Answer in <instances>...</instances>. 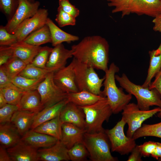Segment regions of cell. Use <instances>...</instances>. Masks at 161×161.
<instances>
[{
  "label": "cell",
  "instance_id": "obj_1",
  "mask_svg": "<svg viewBox=\"0 0 161 161\" xmlns=\"http://www.w3.org/2000/svg\"><path fill=\"white\" fill-rule=\"evenodd\" d=\"M73 56L79 61L98 70L108 69L109 46L107 40L95 35L84 37L72 46Z\"/></svg>",
  "mask_w": 161,
  "mask_h": 161
},
{
  "label": "cell",
  "instance_id": "obj_2",
  "mask_svg": "<svg viewBox=\"0 0 161 161\" xmlns=\"http://www.w3.org/2000/svg\"><path fill=\"white\" fill-rule=\"evenodd\" d=\"M119 71V68L114 63L111 64L108 69L105 72L103 83L104 89L102 91V95L107 98L113 113L114 114L122 111L132 98V95L126 94L123 91V88H118L116 84L115 74Z\"/></svg>",
  "mask_w": 161,
  "mask_h": 161
},
{
  "label": "cell",
  "instance_id": "obj_3",
  "mask_svg": "<svg viewBox=\"0 0 161 161\" xmlns=\"http://www.w3.org/2000/svg\"><path fill=\"white\" fill-rule=\"evenodd\" d=\"M116 80L125 91L136 98L137 104L141 110H147L152 106L161 109V96L155 89H150L132 82L126 75L123 73L121 76L115 75Z\"/></svg>",
  "mask_w": 161,
  "mask_h": 161
},
{
  "label": "cell",
  "instance_id": "obj_4",
  "mask_svg": "<svg viewBox=\"0 0 161 161\" xmlns=\"http://www.w3.org/2000/svg\"><path fill=\"white\" fill-rule=\"evenodd\" d=\"M78 106L85 115L86 132L93 133L105 131L103 123L109 120L113 113L106 97L90 105Z\"/></svg>",
  "mask_w": 161,
  "mask_h": 161
},
{
  "label": "cell",
  "instance_id": "obj_5",
  "mask_svg": "<svg viewBox=\"0 0 161 161\" xmlns=\"http://www.w3.org/2000/svg\"><path fill=\"white\" fill-rule=\"evenodd\" d=\"M72 61L73 64L75 82L79 91L85 90L103 96L101 88L103 86L104 77L100 78L94 68L74 58Z\"/></svg>",
  "mask_w": 161,
  "mask_h": 161
},
{
  "label": "cell",
  "instance_id": "obj_6",
  "mask_svg": "<svg viewBox=\"0 0 161 161\" xmlns=\"http://www.w3.org/2000/svg\"><path fill=\"white\" fill-rule=\"evenodd\" d=\"M83 143L92 161H116L117 159L111 153L110 143L105 132L89 133L85 132Z\"/></svg>",
  "mask_w": 161,
  "mask_h": 161
},
{
  "label": "cell",
  "instance_id": "obj_7",
  "mask_svg": "<svg viewBox=\"0 0 161 161\" xmlns=\"http://www.w3.org/2000/svg\"><path fill=\"white\" fill-rule=\"evenodd\" d=\"M126 124L122 118L113 128L105 131L109 141L112 151L122 155L131 153L137 145L135 140L125 134L124 130Z\"/></svg>",
  "mask_w": 161,
  "mask_h": 161
},
{
  "label": "cell",
  "instance_id": "obj_8",
  "mask_svg": "<svg viewBox=\"0 0 161 161\" xmlns=\"http://www.w3.org/2000/svg\"><path fill=\"white\" fill-rule=\"evenodd\" d=\"M161 108L158 107L151 110L140 109L137 104L129 103L123 109L122 118L128 125L126 135L132 137L135 132L142 125L143 122L158 113Z\"/></svg>",
  "mask_w": 161,
  "mask_h": 161
},
{
  "label": "cell",
  "instance_id": "obj_9",
  "mask_svg": "<svg viewBox=\"0 0 161 161\" xmlns=\"http://www.w3.org/2000/svg\"><path fill=\"white\" fill-rule=\"evenodd\" d=\"M54 73L53 72H48L37 89L40 95L44 109L52 106L67 97V93L62 90L55 83Z\"/></svg>",
  "mask_w": 161,
  "mask_h": 161
},
{
  "label": "cell",
  "instance_id": "obj_10",
  "mask_svg": "<svg viewBox=\"0 0 161 161\" xmlns=\"http://www.w3.org/2000/svg\"><path fill=\"white\" fill-rule=\"evenodd\" d=\"M18 1V6L15 13L4 26L9 32L13 34L21 23L36 13L40 5L38 1L31 2L28 0Z\"/></svg>",
  "mask_w": 161,
  "mask_h": 161
},
{
  "label": "cell",
  "instance_id": "obj_11",
  "mask_svg": "<svg viewBox=\"0 0 161 161\" xmlns=\"http://www.w3.org/2000/svg\"><path fill=\"white\" fill-rule=\"evenodd\" d=\"M48 15L47 9H39L32 16L21 23L13 33L18 41H23L30 34L46 24Z\"/></svg>",
  "mask_w": 161,
  "mask_h": 161
},
{
  "label": "cell",
  "instance_id": "obj_12",
  "mask_svg": "<svg viewBox=\"0 0 161 161\" xmlns=\"http://www.w3.org/2000/svg\"><path fill=\"white\" fill-rule=\"evenodd\" d=\"M53 79L56 85L67 93L79 91L76 83L73 64L72 61L67 66L54 72Z\"/></svg>",
  "mask_w": 161,
  "mask_h": 161
},
{
  "label": "cell",
  "instance_id": "obj_13",
  "mask_svg": "<svg viewBox=\"0 0 161 161\" xmlns=\"http://www.w3.org/2000/svg\"><path fill=\"white\" fill-rule=\"evenodd\" d=\"M73 57L71 49H66L62 44L54 47L46 66L49 72H55L66 66L67 60Z\"/></svg>",
  "mask_w": 161,
  "mask_h": 161
},
{
  "label": "cell",
  "instance_id": "obj_14",
  "mask_svg": "<svg viewBox=\"0 0 161 161\" xmlns=\"http://www.w3.org/2000/svg\"><path fill=\"white\" fill-rule=\"evenodd\" d=\"M161 12V0H132L126 16L131 13L154 17Z\"/></svg>",
  "mask_w": 161,
  "mask_h": 161
},
{
  "label": "cell",
  "instance_id": "obj_15",
  "mask_svg": "<svg viewBox=\"0 0 161 161\" xmlns=\"http://www.w3.org/2000/svg\"><path fill=\"white\" fill-rule=\"evenodd\" d=\"M68 149L60 140L52 146L37 150L38 161H68L70 160Z\"/></svg>",
  "mask_w": 161,
  "mask_h": 161
},
{
  "label": "cell",
  "instance_id": "obj_16",
  "mask_svg": "<svg viewBox=\"0 0 161 161\" xmlns=\"http://www.w3.org/2000/svg\"><path fill=\"white\" fill-rule=\"evenodd\" d=\"M59 117L62 123H71L86 131L84 114L75 104L70 102L67 103L61 111Z\"/></svg>",
  "mask_w": 161,
  "mask_h": 161
},
{
  "label": "cell",
  "instance_id": "obj_17",
  "mask_svg": "<svg viewBox=\"0 0 161 161\" xmlns=\"http://www.w3.org/2000/svg\"><path fill=\"white\" fill-rule=\"evenodd\" d=\"M12 161H38V149L21 140L7 149Z\"/></svg>",
  "mask_w": 161,
  "mask_h": 161
},
{
  "label": "cell",
  "instance_id": "obj_18",
  "mask_svg": "<svg viewBox=\"0 0 161 161\" xmlns=\"http://www.w3.org/2000/svg\"><path fill=\"white\" fill-rule=\"evenodd\" d=\"M21 140L38 149L50 147L58 140L51 136L30 129L22 137Z\"/></svg>",
  "mask_w": 161,
  "mask_h": 161
},
{
  "label": "cell",
  "instance_id": "obj_19",
  "mask_svg": "<svg viewBox=\"0 0 161 161\" xmlns=\"http://www.w3.org/2000/svg\"><path fill=\"white\" fill-rule=\"evenodd\" d=\"M86 131L69 123H64L62 126L60 140L68 149L78 143H83Z\"/></svg>",
  "mask_w": 161,
  "mask_h": 161
},
{
  "label": "cell",
  "instance_id": "obj_20",
  "mask_svg": "<svg viewBox=\"0 0 161 161\" xmlns=\"http://www.w3.org/2000/svg\"><path fill=\"white\" fill-rule=\"evenodd\" d=\"M10 46L13 50L14 56L20 58L26 64L31 63L42 47L23 41H18Z\"/></svg>",
  "mask_w": 161,
  "mask_h": 161
},
{
  "label": "cell",
  "instance_id": "obj_21",
  "mask_svg": "<svg viewBox=\"0 0 161 161\" xmlns=\"http://www.w3.org/2000/svg\"><path fill=\"white\" fill-rule=\"evenodd\" d=\"M19 110L38 113L44 108L37 89L24 91L18 106Z\"/></svg>",
  "mask_w": 161,
  "mask_h": 161
},
{
  "label": "cell",
  "instance_id": "obj_22",
  "mask_svg": "<svg viewBox=\"0 0 161 161\" xmlns=\"http://www.w3.org/2000/svg\"><path fill=\"white\" fill-rule=\"evenodd\" d=\"M68 102L66 98L52 106L44 108L35 116L30 129H34L42 123L59 116L63 108Z\"/></svg>",
  "mask_w": 161,
  "mask_h": 161
},
{
  "label": "cell",
  "instance_id": "obj_23",
  "mask_svg": "<svg viewBox=\"0 0 161 161\" xmlns=\"http://www.w3.org/2000/svg\"><path fill=\"white\" fill-rule=\"evenodd\" d=\"M17 129L11 122L0 124V143L6 149L11 147L21 140Z\"/></svg>",
  "mask_w": 161,
  "mask_h": 161
},
{
  "label": "cell",
  "instance_id": "obj_24",
  "mask_svg": "<svg viewBox=\"0 0 161 161\" xmlns=\"http://www.w3.org/2000/svg\"><path fill=\"white\" fill-rule=\"evenodd\" d=\"M36 113L18 110L13 115L11 123L16 127L22 137L31 129Z\"/></svg>",
  "mask_w": 161,
  "mask_h": 161
},
{
  "label": "cell",
  "instance_id": "obj_25",
  "mask_svg": "<svg viewBox=\"0 0 161 161\" xmlns=\"http://www.w3.org/2000/svg\"><path fill=\"white\" fill-rule=\"evenodd\" d=\"M149 63L145 80L142 86L145 87H148L152 79L161 69V40L158 48L149 51Z\"/></svg>",
  "mask_w": 161,
  "mask_h": 161
},
{
  "label": "cell",
  "instance_id": "obj_26",
  "mask_svg": "<svg viewBox=\"0 0 161 161\" xmlns=\"http://www.w3.org/2000/svg\"><path fill=\"white\" fill-rule=\"evenodd\" d=\"M46 24L48 25L51 34V43L54 47L64 42L70 43L78 41L79 37L67 33L57 26L49 18H48Z\"/></svg>",
  "mask_w": 161,
  "mask_h": 161
},
{
  "label": "cell",
  "instance_id": "obj_27",
  "mask_svg": "<svg viewBox=\"0 0 161 161\" xmlns=\"http://www.w3.org/2000/svg\"><path fill=\"white\" fill-rule=\"evenodd\" d=\"M105 97H106L83 90L67 93V99L68 102H72L78 106H82L92 104Z\"/></svg>",
  "mask_w": 161,
  "mask_h": 161
},
{
  "label": "cell",
  "instance_id": "obj_28",
  "mask_svg": "<svg viewBox=\"0 0 161 161\" xmlns=\"http://www.w3.org/2000/svg\"><path fill=\"white\" fill-rule=\"evenodd\" d=\"M62 124L59 116L42 123L32 130L51 136L60 140L61 137Z\"/></svg>",
  "mask_w": 161,
  "mask_h": 161
},
{
  "label": "cell",
  "instance_id": "obj_29",
  "mask_svg": "<svg viewBox=\"0 0 161 161\" xmlns=\"http://www.w3.org/2000/svg\"><path fill=\"white\" fill-rule=\"evenodd\" d=\"M23 41L29 44L36 46L48 43H51L50 31L46 24L40 28L33 32Z\"/></svg>",
  "mask_w": 161,
  "mask_h": 161
},
{
  "label": "cell",
  "instance_id": "obj_30",
  "mask_svg": "<svg viewBox=\"0 0 161 161\" xmlns=\"http://www.w3.org/2000/svg\"><path fill=\"white\" fill-rule=\"evenodd\" d=\"M0 92L4 95L7 103L18 106L24 91L11 83L5 87L0 88Z\"/></svg>",
  "mask_w": 161,
  "mask_h": 161
},
{
  "label": "cell",
  "instance_id": "obj_31",
  "mask_svg": "<svg viewBox=\"0 0 161 161\" xmlns=\"http://www.w3.org/2000/svg\"><path fill=\"white\" fill-rule=\"evenodd\" d=\"M155 137L161 138V122L152 124H143L134 133L135 140L145 137Z\"/></svg>",
  "mask_w": 161,
  "mask_h": 161
},
{
  "label": "cell",
  "instance_id": "obj_32",
  "mask_svg": "<svg viewBox=\"0 0 161 161\" xmlns=\"http://www.w3.org/2000/svg\"><path fill=\"white\" fill-rule=\"evenodd\" d=\"M45 77L33 79L18 75L11 79L12 83L24 91L37 89L40 84Z\"/></svg>",
  "mask_w": 161,
  "mask_h": 161
},
{
  "label": "cell",
  "instance_id": "obj_33",
  "mask_svg": "<svg viewBox=\"0 0 161 161\" xmlns=\"http://www.w3.org/2000/svg\"><path fill=\"white\" fill-rule=\"evenodd\" d=\"M27 64L20 58L13 56L2 66L11 79L19 75Z\"/></svg>",
  "mask_w": 161,
  "mask_h": 161
},
{
  "label": "cell",
  "instance_id": "obj_34",
  "mask_svg": "<svg viewBox=\"0 0 161 161\" xmlns=\"http://www.w3.org/2000/svg\"><path fill=\"white\" fill-rule=\"evenodd\" d=\"M49 72L46 69L37 67L30 63L27 64L19 75L27 78L36 79L45 77Z\"/></svg>",
  "mask_w": 161,
  "mask_h": 161
},
{
  "label": "cell",
  "instance_id": "obj_35",
  "mask_svg": "<svg viewBox=\"0 0 161 161\" xmlns=\"http://www.w3.org/2000/svg\"><path fill=\"white\" fill-rule=\"evenodd\" d=\"M70 160L72 161H82L89 156L88 151L83 143H78L68 150Z\"/></svg>",
  "mask_w": 161,
  "mask_h": 161
},
{
  "label": "cell",
  "instance_id": "obj_36",
  "mask_svg": "<svg viewBox=\"0 0 161 161\" xmlns=\"http://www.w3.org/2000/svg\"><path fill=\"white\" fill-rule=\"evenodd\" d=\"M52 48L48 46L42 47L31 63L37 67L46 69V64Z\"/></svg>",
  "mask_w": 161,
  "mask_h": 161
},
{
  "label": "cell",
  "instance_id": "obj_37",
  "mask_svg": "<svg viewBox=\"0 0 161 161\" xmlns=\"http://www.w3.org/2000/svg\"><path fill=\"white\" fill-rule=\"evenodd\" d=\"M55 21L60 27L76 24V18L63 10L60 7L57 9Z\"/></svg>",
  "mask_w": 161,
  "mask_h": 161
},
{
  "label": "cell",
  "instance_id": "obj_38",
  "mask_svg": "<svg viewBox=\"0 0 161 161\" xmlns=\"http://www.w3.org/2000/svg\"><path fill=\"white\" fill-rule=\"evenodd\" d=\"M109 7H113V13H121L123 17L126 16L127 10L132 0H107Z\"/></svg>",
  "mask_w": 161,
  "mask_h": 161
},
{
  "label": "cell",
  "instance_id": "obj_39",
  "mask_svg": "<svg viewBox=\"0 0 161 161\" xmlns=\"http://www.w3.org/2000/svg\"><path fill=\"white\" fill-rule=\"evenodd\" d=\"M19 109L18 106L8 103L0 108V124L11 122L13 115Z\"/></svg>",
  "mask_w": 161,
  "mask_h": 161
},
{
  "label": "cell",
  "instance_id": "obj_40",
  "mask_svg": "<svg viewBox=\"0 0 161 161\" xmlns=\"http://www.w3.org/2000/svg\"><path fill=\"white\" fill-rule=\"evenodd\" d=\"M18 4V0H0V10L8 20L13 15Z\"/></svg>",
  "mask_w": 161,
  "mask_h": 161
},
{
  "label": "cell",
  "instance_id": "obj_41",
  "mask_svg": "<svg viewBox=\"0 0 161 161\" xmlns=\"http://www.w3.org/2000/svg\"><path fill=\"white\" fill-rule=\"evenodd\" d=\"M15 35L9 32L4 26H0V46H10L17 42Z\"/></svg>",
  "mask_w": 161,
  "mask_h": 161
},
{
  "label": "cell",
  "instance_id": "obj_42",
  "mask_svg": "<svg viewBox=\"0 0 161 161\" xmlns=\"http://www.w3.org/2000/svg\"><path fill=\"white\" fill-rule=\"evenodd\" d=\"M59 7L66 13L76 18L79 15L80 11L69 0H59Z\"/></svg>",
  "mask_w": 161,
  "mask_h": 161
},
{
  "label": "cell",
  "instance_id": "obj_43",
  "mask_svg": "<svg viewBox=\"0 0 161 161\" xmlns=\"http://www.w3.org/2000/svg\"><path fill=\"white\" fill-rule=\"evenodd\" d=\"M13 56V51L10 46H0V66L4 65Z\"/></svg>",
  "mask_w": 161,
  "mask_h": 161
},
{
  "label": "cell",
  "instance_id": "obj_44",
  "mask_svg": "<svg viewBox=\"0 0 161 161\" xmlns=\"http://www.w3.org/2000/svg\"><path fill=\"white\" fill-rule=\"evenodd\" d=\"M157 145V142L149 141L139 145L142 156L149 157L151 156Z\"/></svg>",
  "mask_w": 161,
  "mask_h": 161
},
{
  "label": "cell",
  "instance_id": "obj_45",
  "mask_svg": "<svg viewBox=\"0 0 161 161\" xmlns=\"http://www.w3.org/2000/svg\"><path fill=\"white\" fill-rule=\"evenodd\" d=\"M11 83V79L8 76L3 67L0 66V88L5 87Z\"/></svg>",
  "mask_w": 161,
  "mask_h": 161
},
{
  "label": "cell",
  "instance_id": "obj_46",
  "mask_svg": "<svg viewBox=\"0 0 161 161\" xmlns=\"http://www.w3.org/2000/svg\"><path fill=\"white\" fill-rule=\"evenodd\" d=\"M154 78V80L149 86V88L156 89L161 96V69Z\"/></svg>",
  "mask_w": 161,
  "mask_h": 161
},
{
  "label": "cell",
  "instance_id": "obj_47",
  "mask_svg": "<svg viewBox=\"0 0 161 161\" xmlns=\"http://www.w3.org/2000/svg\"><path fill=\"white\" fill-rule=\"evenodd\" d=\"M131 154L128 157L127 161H142V156L141 153L139 145H136L131 152Z\"/></svg>",
  "mask_w": 161,
  "mask_h": 161
},
{
  "label": "cell",
  "instance_id": "obj_48",
  "mask_svg": "<svg viewBox=\"0 0 161 161\" xmlns=\"http://www.w3.org/2000/svg\"><path fill=\"white\" fill-rule=\"evenodd\" d=\"M154 18L152 21L154 24L153 30L161 33V12Z\"/></svg>",
  "mask_w": 161,
  "mask_h": 161
},
{
  "label": "cell",
  "instance_id": "obj_49",
  "mask_svg": "<svg viewBox=\"0 0 161 161\" xmlns=\"http://www.w3.org/2000/svg\"><path fill=\"white\" fill-rule=\"evenodd\" d=\"M0 161H12L6 148L0 146Z\"/></svg>",
  "mask_w": 161,
  "mask_h": 161
},
{
  "label": "cell",
  "instance_id": "obj_50",
  "mask_svg": "<svg viewBox=\"0 0 161 161\" xmlns=\"http://www.w3.org/2000/svg\"><path fill=\"white\" fill-rule=\"evenodd\" d=\"M151 156L157 160L161 157V143L157 142L156 146Z\"/></svg>",
  "mask_w": 161,
  "mask_h": 161
},
{
  "label": "cell",
  "instance_id": "obj_51",
  "mask_svg": "<svg viewBox=\"0 0 161 161\" xmlns=\"http://www.w3.org/2000/svg\"><path fill=\"white\" fill-rule=\"evenodd\" d=\"M7 103V102L2 93L0 92V108Z\"/></svg>",
  "mask_w": 161,
  "mask_h": 161
},
{
  "label": "cell",
  "instance_id": "obj_52",
  "mask_svg": "<svg viewBox=\"0 0 161 161\" xmlns=\"http://www.w3.org/2000/svg\"><path fill=\"white\" fill-rule=\"evenodd\" d=\"M157 116L158 117L161 118V109L160 111L157 113Z\"/></svg>",
  "mask_w": 161,
  "mask_h": 161
},
{
  "label": "cell",
  "instance_id": "obj_53",
  "mask_svg": "<svg viewBox=\"0 0 161 161\" xmlns=\"http://www.w3.org/2000/svg\"><path fill=\"white\" fill-rule=\"evenodd\" d=\"M28 0L31 2H34L35 1L34 0Z\"/></svg>",
  "mask_w": 161,
  "mask_h": 161
},
{
  "label": "cell",
  "instance_id": "obj_54",
  "mask_svg": "<svg viewBox=\"0 0 161 161\" xmlns=\"http://www.w3.org/2000/svg\"><path fill=\"white\" fill-rule=\"evenodd\" d=\"M158 160L159 161H161V157L159 158L158 159Z\"/></svg>",
  "mask_w": 161,
  "mask_h": 161
}]
</instances>
